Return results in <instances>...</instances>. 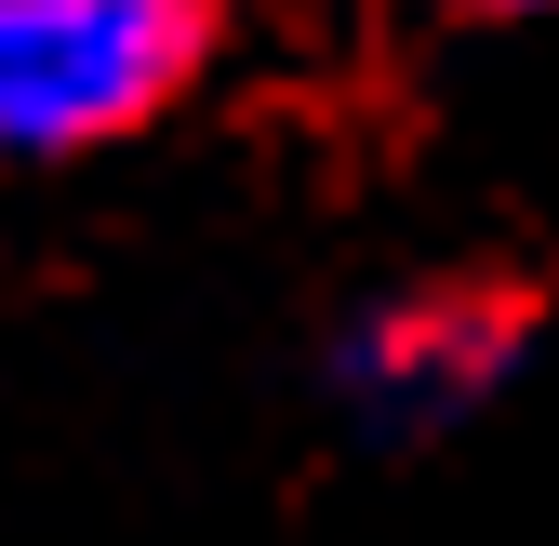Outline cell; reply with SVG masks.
Masks as SVG:
<instances>
[{
  "label": "cell",
  "instance_id": "cell-1",
  "mask_svg": "<svg viewBox=\"0 0 559 546\" xmlns=\"http://www.w3.org/2000/svg\"><path fill=\"white\" fill-rule=\"evenodd\" d=\"M200 54L214 0H0V161H94L147 133Z\"/></svg>",
  "mask_w": 559,
  "mask_h": 546
},
{
  "label": "cell",
  "instance_id": "cell-2",
  "mask_svg": "<svg viewBox=\"0 0 559 546\" xmlns=\"http://www.w3.org/2000/svg\"><path fill=\"white\" fill-rule=\"evenodd\" d=\"M520 360V307L507 294H413V307H373L360 333H346V400L386 427V440H427L453 414H479V400L507 387Z\"/></svg>",
  "mask_w": 559,
  "mask_h": 546
},
{
  "label": "cell",
  "instance_id": "cell-3",
  "mask_svg": "<svg viewBox=\"0 0 559 546\" xmlns=\"http://www.w3.org/2000/svg\"><path fill=\"white\" fill-rule=\"evenodd\" d=\"M479 14H533V0H479Z\"/></svg>",
  "mask_w": 559,
  "mask_h": 546
}]
</instances>
